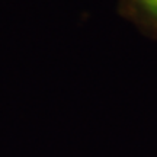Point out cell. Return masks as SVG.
I'll list each match as a JSON object with an SVG mask.
<instances>
[{"label":"cell","mask_w":157,"mask_h":157,"mask_svg":"<svg viewBox=\"0 0 157 157\" xmlns=\"http://www.w3.org/2000/svg\"><path fill=\"white\" fill-rule=\"evenodd\" d=\"M125 6L137 17L157 26V0H125Z\"/></svg>","instance_id":"cell-1"}]
</instances>
